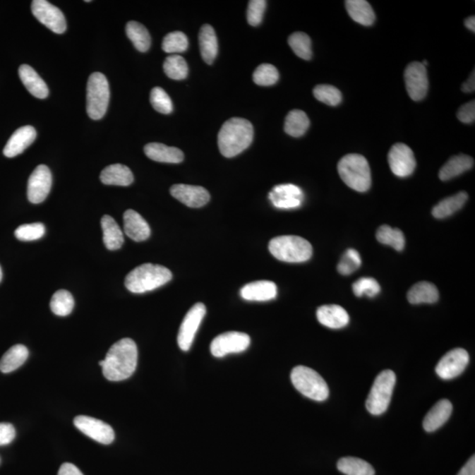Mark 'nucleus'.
I'll list each match as a JSON object with an SVG mask.
<instances>
[{
	"mask_svg": "<svg viewBox=\"0 0 475 475\" xmlns=\"http://www.w3.org/2000/svg\"><path fill=\"white\" fill-rule=\"evenodd\" d=\"M138 356L135 342L130 338H124L113 344L105 359L100 361L99 364L107 380L121 381L127 380L135 373Z\"/></svg>",
	"mask_w": 475,
	"mask_h": 475,
	"instance_id": "nucleus-1",
	"label": "nucleus"
},
{
	"mask_svg": "<svg viewBox=\"0 0 475 475\" xmlns=\"http://www.w3.org/2000/svg\"><path fill=\"white\" fill-rule=\"evenodd\" d=\"M253 128L249 121L239 117L228 120L221 127L217 143L222 155L233 158L251 145Z\"/></svg>",
	"mask_w": 475,
	"mask_h": 475,
	"instance_id": "nucleus-2",
	"label": "nucleus"
},
{
	"mask_svg": "<svg viewBox=\"0 0 475 475\" xmlns=\"http://www.w3.org/2000/svg\"><path fill=\"white\" fill-rule=\"evenodd\" d=\"M172 277V272L167 267L145 263L128 274L125 278V287L132 294H145L163 287Z\"/></svg>",
	"mask_w": 475,
	"mask_h": 475,
	"instance_id": "nucleus-3",
	"label": "nucleus"
},
{
	"mask_svg": "<svg viewBox=\"0 0 475 475\" xmlns=\"http://www.w3.org/2000/svg\"><path fill=\"white\" fill-rule=\"evenodd\" d=\"M337 170L348 187L357 192H366L371 186V173L367 160L360 155H348L338 163Z\"/></svg>",
	"mask_w": 475,
	"mask_h": 475,
	"instance_id": "nucleus-4",
	"label": "nucleus"
},
{
	"mask_svg": "<svg viewBox=\"0 0 475 475\" xmlns=\"http://www.w3.org/2000/svg\"><path fill=\"white\" fill-rule=\"evenodd\" d=\"M269 249L275 258L284 263H303L310 260L313 255V246L310 242L294 235H285L271 239Z\"/></svg>",
	"mask_w": 475,
	"mask_h": 475,
	"instance_id": "nucleus-5",
	"label": "nucleus"
},
{
	"mask_svg": "<svg viewBox=\"0 0 475 475\" xmlns=\"http://www.w3.org/2000/svg\"><path fill=\"white\" fill-rule=\"evenodd\" d=\"M291 380L300 394L313 401H326L330 395L326 381L311 368L303 366L295 367L291 371Z\"/></svg>",
	"mask_w": 475,
	"mask_h": 475,
	"instance_id": "nucleus-6",
	"label": "nucleus"
},
{
	"mask_svg": "<svg viewBox=\"0 0 475 475\" xmlns=\"http://www.w3.org/2000/svg\"><path fill=\"white\" fill-rule=\"evenodd\" d=\"M395 383V373L391 370L383 371L378 375L366 399V409L371 415L380 416L387 411Z\"/></svg>",
	"mask_w": 475,
	"mask_h": 475,
	"instance_id": "nucleus-7",
	"label": "nucleus"
},
{
	"mask_svg": "<svg viewBox=\"0 0 475 475\" xmlns=\"http://www.w3.org/2000/svg\"><path fill=\"white\" fill-rule=\"evenodd\" d=\"M87 91L88 116L94 120L102 119L108 109L110 98L109 85L105 75L92 73L88 78Z\"/></svg>",
	"mask_w": 475,
	"mask_h": 475,
	"instance_id": "nucleus-8",
	"label": "nucleus"
},
{
	"mask_svg": "<svg viewBox=\"0 0 475 475\" xmlns=\"http://www.w3.org/2000/svg\"><path fill=\"white\" fill-rule=\"evenodd\" d=\"M206 314V307L203 303H198L188 311L181 325L178 334V345L184 351L191 348L193 342Z\"/></svg>",
	"mask_w": 475,
	"mask_h": 475,
	"instance_id": "nucleus-9",
	"label": "nucleus"
},
{
	"mask_svg": "<svg viewBox=\"0 0 475 475\" xmlns=\"http://www.w3.org/2000/svg\"><path fill=\"white\" fill-rule=\"evenodd\" d=\"M34 16L56 34H63L66 30V17L62 11L46 0H34L31 5Z\"/></svg>",
	"mask_w": 475,
	"mask_h": 475,
	"instance_id": "nucleus-10",
	"label": "nucleus"
},
{
	"mask_svg": "<svg viewBox=\"0 0 475 475\" xmlns=\"http://www.w3.org/2000/svg\"><path fill=\"white\" fill-rule=\"evenodd\" d=\"M251 339L241 332H227L217 335L210 344V352L215 357H223L233 353L245 351L249 347Z\"/></svg>",
	"mask_w": 475,
	"mask_h": 475,
	"instance_id": "nucleus-11",
	"label": "nucleus"
},
{
	"mask_svg": "<svg viewBox=\"0 0 475 475\" xmlns=\"http://www.w3.org/2000/svg\"><path fill=\"white\" fill-rule=\"evenodd\" d=\"M405 84L410 98L421 101L428 94V78L426 67L420 62H413L405 70Z\"/></svg>",
	"mask_w": 475,
	"mask_h": 475,
	"instance_id": "nucleus-12",
	"label": "nucleus"
},
{
	"mask_svg": "<svg viewBox=\"0 0 475 475\" xmlns=\"http://www.w3.org/2000/svg\"><path fill=\"white\" fill-rule=\"evenodd\" d=\"M388 163L392 172L399 177L411 176L416 167L415 155L411 148L402 143L392 145L388 153Z\"/></svg>",
	"mask_w": 475,
	"mask_h": 475,
	"instance_id": "nucleus-13",
	"label": "nucleus"
},
{
	"mask_svg": "<svg viewBox=\"0 0 475 475\" xmlns=\"http://www.w3.org/2000/svg\"><path fill=\"white\" fill-rule=\"evenodd\" d=\"M469 355L464 349H455L442 357L435 367V373L443 380H452L465 371Z\"/></svg>",
	"mask_w": 475,
	"mask_h": 475,
	"instance_id": "nucleus-14",
	"label": "nucleus"
},
{
	"mask_svg": "<svg viewBox=\"0 0 475 475\" xmlns=\"http://www.w3.org/2000/svg\"><path fill=\"white\" fill-rule=\"evenodd\" d=\"M74 425L82 433L101 444H112L115 439V432L112 426L95 418L85 416H77L74 419Z\"/></svg>",
	"mask_w": 475,
	"mask_h": 475,
	"instance_id": "nucleus-15",
	"label": "nucleus"
},
{
	"mask_svg": "<svg viewBox=\"0 0 475 475\" xmlns=\"http://www.w3.org/2000/svg\"><path fill=\"white\" fill-rule=\"evenodd\" d=\"M52 185L51 170L45 165H40L34 170L28 179V198L32 203H40L47 198Z\"/></svg>",
	"mask_w": 475,
	"mask_h": 475,
	"instance_id": "nucleus-16",
	"label": "nucleus"
},
{
	"mask_svg": "<svg viewBox=\"0 0 475 475\" xmlns=\"http://www.w3.org/2000/svg\"><path fill=\"white\" fill-rule=\"evenodd\" d=\"M269 198L276 208L290 210L301 206L303 194L298 186L281 184L273 188L269 194Z\"/></svg>",
	"mask_w": 475,
	"mask_h": 475,
	"instance_id": "nucleus-17",
	"label": "nucleus"
},
{
	"mask_svg": "<svg viewBox=\"0 0 475 475\" xmlns=\"http://www.w3.org/2000/svg\"><path fill=\"white\" fill-rule=\"evenodd\" d=\"M171 195L191 208H200L209 203L210 193L200 186L176 184L170 188Z\"/></svg>",
	"mask_w": 475,
	"mask_h": 475,
	"instance_id": "nucleus-18",
	"label": "nucleus"
},
{
	"mask_svg": "<svg viewBox=\"0 0 475 475\" xmlns=\"http://www.w3.org/2000/svg\"><path fill=\"white\" fill-rule=\"evenodd\" d=\"M35 138H37V131L33 126L27 125V126L18 128L7 142L4 149V155L7 158H13L20 155L28 146L33 144Z\"/></svg>",
	"mask_w": 475,
	"mask_h": 475,
	"instance_id": "nucleus-19",
	"label": "nucleus"
},
{
	"mask_svg": "<svg viewBox=\"0 0 475 475\" xmlns=\"http://www.w3.org/2000/svg\"><path fill=\"white\" fill-rule=\"evenodd\" d=\"M124 232L134 241H145L151 235V228L140 214L133 210H128L124 215Z\"/></svg>",
	"mask_w": 475,
	"mask_h": 475,
	"instance_id": "nucleus-20",
	"label": "nucleus"
},
{
	"mask_svg": "<svg viewBox=\"0 0 475 475\" xmlns=\"http://www.w3.org/2000/svg\"><path fill=\"white\" fill-rule=\"evenodd\" d=\"M277 287L271 281H256L246 284L241 290L242 299L248 301H269L276 299Z\"/></svg>",
	"mask_w": 475,
	"mask_h": 475,
	"instance_id": "nucleus-21",
	"label": "nucleus"
},
{
	"mask_svg": "<svg viewBox=\"0 0 475 475\" xmlns=\"http://www.w3.org/2000/svg\"><path fill=\"white\" fill-rule=\"evenodd\" d=\"M317 319L323 326L339 330L349 323V316L344 307L337 305H327L319 307L316 313Z\"/></svg>",
	"mask_w": 475,
	"mask_h": 475,
	"instance_id": "nucleus-22",
	"label": "nucleus"
},
{
	"mask_svg": "<svg viewBox=\"0 0 475 475\" xmlns=\"http://www.w3.org/2000/svg\"><path fill=\"white\" fill-rule=\"evenodd\" d=\"M145 155L157 162L178 164L184 162V155L180 149L160 143H150L145 146Z\"/></svg>",
	"mask_w": 475,
	"mask_h": 475,
	"instance_id": "nucleus-23",
	"label": "nucleus"
},
{
	"mask_svg": "<svg viewBox=\"0 0 475 475\" xmlns=\"http://www.w3.org/2000/svg\"><path fill=\"white\" fill-rule=\"evenodd\" d=\"M452 404L448 399H441L428 412L423 420V428L427 432H433L442 427L451 417Z\"/></svg>",
	"mask_w": 475,
	"mask_h": 475,
	"instance_id": "nucleus-24",
	"label": "nucleus"
},
{
	"mask_svg": "<svg viewBox=\"0 0 475 475\" xmlns=\"http://www.w3.org/2000/svg\"><path fill=\"white\" fill-rule=\"evenodd\" d=\"M19 76L28 91L35 97L45 99L49 95L47 85L33 68L28 64H23L19 68Z\"/></svg>",
	"mask_w": 475,
	"mask_h": 475,
	"instance_id": "nucleus-25",
	"label": "nucleus"
},
{
	"mask_svg": "<svg viewBox=\"0 0 475 475\" xmlns=\"http://www.w3.org/2000/svg\"><path fill=\"white\" fill-rule=\"evenodd\" d=\"M200 52L205 62L212 64L217 58L219 44L214 28L210 25H203L199 33Z\"/></svg>",
	"mask_w": 475,
	"mask_h": 475,
	"instance_id": "nucleus-26",
	"label": "nucleus"
},
{
	"mask_svg": "<svg viewBox=\"0 0 475 475\" xmlns=\"http://www.w3.org/2000/svg\"><path fill=\"white\" fill-rule=\"evenodd\" d=\"M474 160L472 157L460 155L452 157L439 171L441 181H449L473 169Z\"/></svg>",
	"mask_w": 475,
	"mask_h": 475,
	"instance_id": "nucleus-27",
	"label": "nucleus"
},
{
	"mask_svg": "<svg viewBox=\"0 0 475 475\" xmlns=\"http://www.w3.org/2000/svg\"><path fill=\"white\" fill-rule=\"evenodd\" d=\"M101 181L105 185L130 186L134 181L132 174L128 167L121 164H114L105 167L101 174Z\"/></svg>",
	"mask_w": 475,
	"mask_h": 475,
	"instance_id": "nucleus-28",
	"label": "nucleus"
},
{
	"mask_svg": "<svg viewBox=\"0 0 475 475\" xmlns=\"http://www.w3.org/2000/svg\"><path fill=\"white\" fill-rule=\"evenodd\" d=\"M345 6L349 16L356 23L363 26H371L374 23L376 16L373 7L366 0H347Z\"/></svg>",
	"mask_w": 475,
	"mask_h": 475,
	"instance_id": "nucleus-29",
	"label": "nucleus"
},
{
	"mask_svg": "<svg viewBox=\"0 0 475 475\" xmlns=\"http://www.w3.org/2000/svg\"><path fill=\"white\" fill-rule=\"evenodd\" d=\"M438 299V288L430 282H420L413 285L408 292L409 302L413 305L433 303L437 302Z\"/></svg>",
	"mask_w": 475,
	"mask_h": 475,
	"instance_id": "nucleus-30",
	"label": "nucleus"
},
{
	"mask_svg": "<svg viewBox=\"0 0 475 475\" xmlns=\"http://www.w3.org/2000/svg\"><path fill=\"white\" fill-rule=\"evenodd\" d=\"M467 199H469V195L467 192H459L458 194L449 196V198L442 200L434 207L432 210V215L438 220L452 216L462 208Z\"/></svg>",
	"mask_w": 475,
	"mask_h": 475,
	"instance_id": "nucleus-31",
	"label": "nucleus"
},
{
	"mask_svg": "<svg viewBox=\"0 0 475 475\" xmlns=\"http://www.w3.org/2000/svg\"><path fill=\"white\" fill-rule=\"evenodd\" d=\"M102 228L106 248L109 250L121 248L124 242V234L116 220L109 215L103 216Z\"/></svg>",
	"mask_w": 475,
	"mask_h": 475,
	"instance_id": "nucleus-32",
	"label": "nucleus"
},
{
	"mask_svg": "<svg viewBox=\"0 0 475 475\" xmlns=\"http://www.w3.org/2000/svg\"><path fill=\"white\" fill-rule=\"evenodd\" d=\"M28 357V349L24 345L13 346L6 352L0 360V371L3 373H9L20 368L26 362Z\"/></svg>",
	"mask_w": 475,
	"mask_h": 475,
	"instance_id": "nucleus-33",
	"label": "nucleus"
},
{
	"mask_svg": "<svg viewBox=\"0 0 475 475\" xmlns=\"http://www.w3.org/2000/svg\"><path fill=\"white\" fill-rule=\"evenodd\" d=\"M126 34L138 52H146L151 47V35L144 25L130 21L126 25Z\"/></svg>",
	"mask_w": 475,
	"mask_h": 475,
	"instance_id": "nucleus-34",
	"label": "nucleus"
},
{
	"mask_svg": "<svg viewBox=\"0 0 475 475\" xmlns=\"http://www.w3.org/2000/svg\"><path fill=\"white\" fill-rule=\"evenodd\" d=\"M310 120L302 110H291L285 119L284 131L294 138L301 137L308 130Z\"/></svg>",
	"mask_w": 475,
	"mask_h": 475,
	"instance_id": "nucleus-35",
	"label": "nucleus"
},
{
	"mask_svg": "<svg viewBox=\"0 0 475 475\" xmlns=\"http://www.w3.org/2000/svg\"><path fill=\"white\" fill-rule=\"evenodd\" d=\"M337 469L346 475H375L371 464L355 457H345L339 460Z\"/></svg>",
	"mask_w": 475,
	"mask_h": 475,
	"instance_id": "nucleus-36",
	"label": "nucleus"
},
{
	"mask_svg": "<svg viewBox=\"0 0 475 475\" xmlns=\"http://www.w3.org/2000/svg\"><path fill=\"white\" fill-rule=\"evenodd\" d=\"M376 237L378 241L381 244L391 246L392 248L397 251H402L405 246V237L402 232L399 229H394L387 224L378 228Z\"/></svg>",
	"mask_w": 475,
	"mask_h": 475,
	"instance_id": "nucleus-37",
	"label": "nucleus"
},
{
	"mask_svg": "<svg viewBox=\"0 0 475 475\" xmlns=\"http://www.w3.org/2000/svg\"><path fill=\"white\" fill-rule=\"evenodd\" d=\"M164 71L167 76L174 80H185L188 76V66L186 60L179 55L167 56L164 62Z\"/></svg>",
	"mask_w": 475,
	"mask_h": 475,
	"instance_id": "nucleus-38",
	"label": "nucleus"
},
{
	"mask_svg": "<svg viewBox=\"0 0 475 475\" xmlns=\"http://www.w3.org/2000/svg\"><path fill=\"white\" fill-rule=\"evenodd\" d=\"M288 44L299 58L303 60L312 59V42L306 34L303 32H296L289 37Z\"/></svg>",
	"mask_w": 475,
	"mask_h": 475,
	"instance_id": "nucleus-39",
	"label": "nucleus"
},
{
	"mask_svg": "<svg viewBox=\"0 0 475 475\" xmlns=\"http://www.w3.org/2000/svg\"><path fill=\"white\" fill-rule=\"evenodd\" d=\"M74 299L69 291L60 290L52 299L51 309L58 316H67L73 312Z\"/></svg>",
	"mask_w": 475,
	"mask_h": 475,
	"instance_id": "nucleus-40",
	"label": "nucleus"
},
{
	"mask_svg": "<svg viewBox=\"0 0 475 475\" xmlns=\"http://www.w3.org/2000/svg\"><path fill=\"white\" fill-rule=\"evenodd\" d=\"M253 80L257 85L270 87V85L276 84L279 80V73L272 64H260L253 73Z\"/></svg>",
	"mask_w": 475,
	"mask_h": 475,
	"instance_id": "nucleus-41",
	"label": "nucleus"
},
{
	"mask_svg": "<svg viewBox=\"0 0 475 475\" xmlns=\"http://www.w3.org/2000/svg\"><path fill=\"white\" fill-rule=\"evenodd\" d=\"M188 48L187 35L181 31L171 32L162 42V49L167 53H181L187 51Z\"/></svg>",
	"mask_w": 475,
	"mask_h": 475,
	"instance_id": "nucleus-42",
	"label": "nucleus"
},
{
	"mask_svg": "<svg viewBox=\"0 0 475 475\" xmlns=\"http://www.w3.org/2000/svg\"><path fill=\"white\" fill-rule=\"evenodd\" d=\"M313 95L318 101L330 106H337L342 100L340 90L330 85H317L313 89Z\"/></svg>",
	"mask_w": 475,
	"mask_h": 475,
	"instance_id": "nucleus-43",
	"label": "nucleus"
},
{
	"mask_svg": "<svg viewBox=\"0 0 475 475\" xmlns=\"http://www.w3.org/2000/svg\"><path fill=\"white\" fill-rule=\"evenodd\" d=\"M361 263H362V260H361V256L356 250L352 248L346 250L338 263V272L344 275V276H349V275L354 273L356 270L359 269Z\"/></svg>",
	"mask_w": 475,
	"mask_h": 475,
	"instance_id": "nucleus-44",
	"label": "nucleus"
},
{
	"mask_svg": "<svg viewBox=\"0 0 475 475\" xmlns=\"http://www.w3.org/2000/svg\"><path fill=\"white\" fill-rule=\"evenodd\" d=\"M153 109L164 115H169L173 112V102L171 101L169 95L162 88H155L151 92L150 96Z\"/></svg>",
	"mask_w": 475,
	"mask_h": 475,
	"instance_id": "nucleus-45",
	"label": "nucleus"
},
{
	"mask_svg": "<svg viewBox=\"0 0 475 475\" xmlns=\"http://www.w3.org/2000/svg\"><path fill=\"white\" fill-rule=\"evenodd\" d=\"M353 291L356 297H363V295L369 298H374L381 291L380 285L374 278L363 277L355 282L352 285Z\"/></svg>",
	"mask_w": 475,
	"mask_h": 475,
	"instance_id": "nucleus-46",
	"label": "nucleus"
},
{
	"mask_svg": "<svg viewBox=\"0 0 475 475\" xmlns=\"http://www.w3.org/2000/svg\"><path fill=\"white\" fill-rule=\"evenodd\" d=\"M45 234V227L42 223L23 224L16 230V237L21 241H37Z\"/></svg>",
	"mask_w": 475,
	"mask_h": 475,
	"instance_id": "nucleus-47",
	"label": "nucleus"
},
{
	"mask_svg": "<svg viewBox=\"0 0 475 475\" xmlns=\"http://www.w3.org/2000/svg\"><path fill=\"white\" fill-rule=\"evenodd\" d=\"M267 2L264 0H252L249 1L248 13V21L251 26L256 27L262 23L264 12H265Z\"/></svg>",
	"mask_w": 475,
	"mask_h": 475,
	"instance_id": "nucleus-48",
	"label": "nucleus"
},
{
	"mask_svg": "<svg viewBox=\"0 0 475 475\" xmlns=\"http://www.w3.org/2000/svg\"><path fill=\"white\" fill-rule=\"evenodd\" d=\"M457 116L464 124H472L475 120V102L474 100L460 107Z\"/></svg>",
	"mask_w": 475,
	"mask_h": 475,
	"instance_id": "nucleus-49",
	"label": "nucleus"
},
{
	"mask_svg": "<svg viewBox=\"0 0 475 475\" xmlns=\"http://www.w3.org/2000/svg\"><path fill=\"white\" fill-rule=\"evenodd\" d=\"M16 428L11 423H0V446L9 445L16 438Z\"/></svg>",
	"mask_w": 475,
	"mask_h": 475,
	"instance_id": "nucleus-50",
	"label": "nucleus"
},
{
	"mask_svg": "<svg viewBox=\"0 0 475 475\" xmlns=\"http://www.w3.org/2000/svg\"><path fill=\"white\" fill-rule=\"evenodd\" d=\"M59 475H84L76 466L71 463H64L61 466Z\"/></svg>",
	"mask_w": 475,
	"mask_h": 475,
	"instance_id": "nucleus-51",
	"label": "nucleus"
},
{
	"mask_svg": "<svg viewBox=\"0 0 475 475\" xmlns=\"http://www.w3.org/2000/svg\"><path fill=\"white\" fill-rule=\"evenodd\" d=\"M458 475H475V458L474 456L471 457L469 462L464 466L462 470L459 471Z\"/></svg>",
	"mask_w": 475,
	"mask_h": 475,
	"instance_id": "nucleus-52",
	"label": "nucleus"
},
{
	"mask_svg": "<svg viewBox=\"0 0 475 475\" xmlns=\"http://www.w3.org/2000/svg\"><path fill=\"white\" fill-rule=\"evenodd\" d=\"M475 90V74L474 71L471 73L469 80L464 82L462 85V91L464 92H472Z\"/></svg>",
	"mask_w": 475,
	"mask_h": 475,
	"instance_id": "nucleus-53",
	"label": "nucleus"
},
{
	"mask_svg": "<svg viewBox=\"0 0 475 475\" xmlns=\"http://www.w3.org/2000/svg\"><path fill=\"white\" fill-rule=\"evenodd\" d=\"M465 26L469 28V30L474 32L475 31V17L470 16L467 18L465 20Z\"/></svg>",
	"mask_w": 475,
	"mask_h": 475,
	"instance_id": "nucleus-54",
	"label": "nucleus"
},
{
	"mask_svg": "<svg viewBox=\"0 0 475 475\" xmlns=\"http://www.w3.org/2000/svg\"><path fill=\"white\" fill-rule=\"evenodd\" d=\"M2 277H3V273H2L1 267H0V282H1Z\"/></svg>",
	"mask_w": 475,
	"mask_h": 475,
	"instance_id": "nucleus-55",
	"label": "nucleus"
}]
</instances>
